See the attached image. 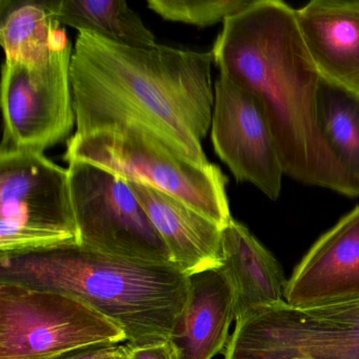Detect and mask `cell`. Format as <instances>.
<instances>
[{
    "mask_svg": "<svg viewBox=\"0 0 359 359\" xmlns=\"http://www.w3.org/2000/svg\"><path fill=\"white\" fill-rule=\"evenodd\" d=\"M213 62L212 52L140 49L79 31L71 62L76 134L137 125L209 167L201 140L213 116Z\"/></svg>",
    "mask_w": 359,
    "mask_h": 359,
    "instance_id": "obj_1",
    "label": "cell"
},
{
    "mask_svg": "<svg viewBox=\"0 0 359 359\" xmlns=\"http://www.w3.org/2000/svg\"><path fill=\"white\" fill-rule=\"evenodd\" d=\"M212 53L220 74L250 92L262 107L285 175L359 196L319 127L321 76L302 41L293 8L277 0H253L224 20Z\"/></svg>",
    "mask_w": 359,
    "mask_h": 359,
    "instance_id": "obj_2",
    "label": "cell"
},
{
    "mask_svg": "<svg viewBox=\"0 0 359 359\" xmlns=\"http://www.w3.org/2000/svg\"><path fill=\"white\" fill-rule=\"evenodd\" d=\"M0 283L74 296L125 331L128 344L168 340L189 295V277L172 264L128 259L73 243L0 253Z\"/></svg>",
    "mask_w": 359,
    "mask_h": 359,
    "instance_id": "obj_3",
    "label": "cell"
},
{
    "mask_svg": "<svg viewBox=\"0 0 359 359\" xmlns=\"http://www.w3.org/2000/svg\"><path fill=\"white\" fill-rule=\"evenodd\" d=\"M65 161H83L130 182H140L184 201L224 229L232 219L226 176L217 165L201 167L170 151L148 130L118 126L70 138Z\"/></svg>",
    "mask_w": 359,
    "mask_h": 359,
    "instance_id": "obj_4",
    "label": "cell"
},
{
    "mask_svg": "<svg viewBox=\"0 0 359 359\" xmlns=\"http://www.w3.org/2000/svg\"><path fill=\"white\" fill-rule=\"evenodd\" d=\"M79 245L68 169L43 153L0 149V253Z\"/></svg>",
    "mask_w": 359,
    "mask_h": 359,
    "instance_id": "obj_5",
    "label": "cell"
},
{
    "mask_svg": "<svg viewBox=\"0 0 359 359\" xmlns=\"http://www.w3.org/2000/svg\"><path fill=\"white\" fill-rule=\"evenodd\" d=\"M123 341L119 325L74 296L0 283V359H49Z\"/></svg>",
    "mask_w": 359,
    "mask_h": 359,
    "instance_id": "obj_6",
    "label": "cell"
},
{
    "mask_svg": "<svg viewBox=\"0 0 359 359\" xmlns=\"http://www.w3.org/2000/svg\"><path fill=\"white\" fill-rule=\"evenodd\" d=\"M68 171L79 245L117 257L173 264L127 180L83 161H69Z\"/></svg>",
    "mask_w": 359,
    "mask_h": 359,
    "instance_id": "obj_7",
    "label": "cell"
},
{
    "mask_svg": "<svg viewBox=\"0 0 359 359\" xmlns=\"http://www.w3.org/2000/svg\"><path fill=\"white\" fill-rule=\"evenodd\" d=\"M67 37L43 68L6 60L1 79L4 150L34 151L62 142L76 123Z\"/></svg>",
    "mask_w": 359,
    "mask_h": 359,
    "instance_id": "obj_8",
    "label": "cell"
},
{
    "mask_svg": "<svg viewBox=\"0 0 359 359\" xmlns=\"http://www.w3.org/2000/svg\"><path fill=\"white\" fill-rule=\"evenodd\" d=\"M224 359H359V325L313 318L287 302L236 319Z\"/></svg>",
    "mask_w": 359,
    "mask_h": 359,
    "instance_id": "obj_9",
    "label": "cell"
},
{
    "mask_svg": "<svg viewBox=\"0 0 359 359\" xmlns=\"http://www.w3.org/2000/svg\"><path fill=\"white\" fill-rule=\"evenodd\" d=\"M214 92L211 137L216 154L237 182H251L275 201L285 172L262 107L250 92L222 74Z\"/></svg>",
    "mask_w": 359,
    "mask_h": 359,
    "instance_id": "obj_10",
    "label": "cell"
},
{
    "mask_svg": "<svg viewBox=\"0 0 359 359\" xmlns=\"http://www.w3.org/2000/svg\"><path fill=\"white\" fill-rule=\"evenodd\" d=\"M359 299V207L314 243L287 280L285 302L297 309Z\"/></svg>",
    "mask_w": 359,
    "mask_h": 359,
    "instance_id": "obj_11",
    "label": "cell"
},
{
    "mask_svg": "<svg viewBox=\"0 0 359 359\" xmlns=\"http://www.w3.org/2000/svg\"><path fill=\"white\" fill-rule=\"evenodd\" d=\"M294 13L320 76L359 95V1L315 0Z\"/></svg>",
    "mask_w": 359,
    "mask_h": 359,
    "instance_id": "obj_12",
    "label": "cell"
},
{
    "mask_svg": "<svg viewBox=\"0 0 359 359\" xmlns=\"http://www.w3.org/2000/svg\"><path fill=\"white\" fill-rule=\"evenodd\" d=\"M189 295L168 341L174 359H212L224 353L235 319V294L222 266L189 275Z\"/></svg>",
    "mask_w": 359,
    "mask_h": 359,
    "instance_id": "obj_13",
    "label": "cell"
},
{
    "mask_svg": "<svg viewBox=\"0 0 359 359\" xmlns=\"http://www.w3.org/2000/svg\"><path fill=\"white\" fill-rule=\"evenodd\" d=\"M127 182L165 241L174 266L188 276L222 266V228L168 193Z\"/></svg>",
    "mask_w": 359,
    "mask_h": 359,
    "instance_id": "obj_14",
    "label": "cell"
},
{
    "mask_svg": "<svg viewBox=\"0 0 359 359\" xmlns=\"http://www.w3.org/2000/svg\"><path fill=\"white\" fill-rule=\"evenodd\" d=\"M222 266L235 294V320L285 302L287 280L276 258L235 219L222 229Z\"/></svg>",
    "mask_w": 359,
    "mask_h": 359,
    "instance_id": "obj_15",
    "label": "cell"
},
{
    "mask_svg": "<svg viewBox=\"0 0 359 359\" xmlns=\"http://www.w3.org/2000/svg\"><path fill=\"white\" fill-rule=\"evenodd\" d=\"M1 7L0 43L6 60L43 68L54 51L67 39V33L55 20L48 1H6Z\"/></svg>",
    "mask_w": 359,
    "mask_h": 359,
    "instance_id": "obj_16",
    "label": "cell"
},
{
    "mask_svg": "<svg viewBox=\"0 0 359 359\" xmlns=\"http://www.w3.org/2000/svg\"><path fill=\"white\" fill-rule=\"evenodd\" d=\"M60 25L94 33L121 45L148 49L157 45L140 16L123 0H49Z\"/></svg>",
    "mask_w": 359,
    "mask_h": 359,
    "instance_id": "obj_17",
    "label": "cell"
},
{
    "mask_svg": "<svg viewBox=\"0 0 359 359\" xmlns=\"http://www.w3.org/2000/svg\"><path fill=\"white\" fill-rule=\"evenodd\" d=\"M317 116L323 137L359 189V95L321 77Z\"/></svg>",
    "mask_w": 359,
    "mask_h": 359,
    "instance_id": "obj_18",
    "label": "cell"
},
{
    "mask_svg": "<svg viewBox=\"0 0 359 359\" xmlns=\"http://www.w3.org/2000/svg\"><path fill=\"white\" fill-rule=\"evenodd\" d=\"M253 0H149V9L171 22L210 27L251 5Z\"/></svg>",
    "mask_w": 359,
    "mask_h": 359,
    "instance_id": "obj_19",
    "label": "cell"
},
{
    "mask_svg": "<svg viewBox=\"0 0 359 359\" xmlns=\"http://www.w3.org/2000/svg\"><path fill=\"white\" fill-rule=\"evenodd\" d=\"M127 359H174L173 351L168 340L144 346L127 344Z\"/></svg>",
    "mask_w": 359,
    "mask_h": 359,
    "instance_id": "obj_20",
    "label": "cell"
},
{
    "mask_svg": "<svg viewBox=\"0 0 359 359\" xmlns=\"http://www.w3.org/2000/svg\"><path fill=\"white\" fill-rule=\"evenodd\" d=\"M112 346H94L65 353L49 359H98L104 356Z\"/></svg>",
    "mask_w": 359,
    "mask_h": 359,
    "instance_id": "obj_21",
    "label": "cell"
},
{
    "mask_svg": "<svg viewBox=\"0 0 359 359\" xmlns=\"http://www.w3.org/2000/svg\"><path fill=\"white\" fill-rule=\"evenodd\" d=\"M128 348L127 346H111L108 352L98 359H127Z\"/></svg>",
    "mask_w": 359,
    "mask_h": 359,
    "instance_id": "obj_22",
    "label": "cell"
},
{
    "mask_svg": "<svg viewBox=\"0 0 359 359\" xmlns=\"http://www.w3.org/2000/svg\"><path fill=\"white\" fill-rule=\"evenodd\" d=\"M293 359H315V358H306V357H302V358H293Z\"/></svg>",
    "mask_w": 359,
    "mask_h": 359,
    "instance_id": "obj_23",
    "label": "cell"
}]
</instances>
